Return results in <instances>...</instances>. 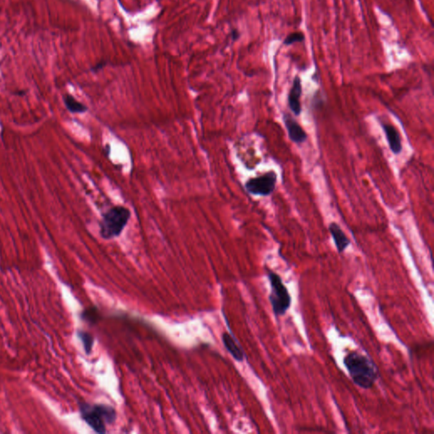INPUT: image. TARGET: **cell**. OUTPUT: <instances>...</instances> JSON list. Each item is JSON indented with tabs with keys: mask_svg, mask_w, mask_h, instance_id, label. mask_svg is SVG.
Listing matches in <instances>:
<instances>
[{
	"mask_svg": "<svg viewBox=\"0 0 434 434\" xmlns=\"http://www.w3.org/2000/svg\"><path fill=\"white\" fill-rule=\"evenodd\" d=\"M302 95V83L299 76L294 77L293 85L291 87L289 94H288V106L291 111L294 113L296 116L301 114L302 112V106H301V99Z\"/></svg>",
	"mask_w": 434,
	"mask_h": 434,
	"instance_id": "7",
	"label": "cell"
},
{
	"mask_svg": "<svg viewBox=\"0 0 434 434\" xmlns=\"http://www.w3.org/2000/svg\"><path fill=\"white\" fill-rule=\"evenodd\" d=\"M304 36L302 32H294V33H291L290 35L287 36L283 43L285 45L294 44L298 42L304 41Z\"/></svg>",
	"mask_w": 434,
	"mask_h": 434,
	"instance_id": "14",
	"label": "cell"
},
{
	"mask_svg": "<svg viewBox=\"0 0 434 434\" xmlns=\"http://www.w3.org/2000/svg\"><path fill=\"white\" fill-rule=\"evenodd\" d=\"M329 232L331 233L336 249L339 254H342L345 251V249L348 248L350 244V240L346 236L345 232L342 230L339 224L336 222H332L329 225Z\"/></svg>",
	"mask_w": 434,
	"mask_h": 434,
	"instance_id": "9",
	"label": "cell"
},
{
	"mask_svg": "<svg viewBox=\"0 0 434 434\" xmlns=\"http://www.w3.org/2000/svg\"><path fill=\"white\" fill-rule=\"evenodd\" d=\"M221 340H222L225 348L228 353L234 358V360H236L239 362L243 361L244 356H245L244 352L233 336L229 334L228 332H223L221 334Z\"/></svg>",
	"mask_w": 434,
	"mask_h": 434,
	"instance_id": "10",
	"label": "cell"
},
{
	"mask_svg": "<svg viewBox=\"0 0 434 434\" xmlns=\"http://www.w3.org/2000/svg\"><path fill=\"white\" fill-rule=\"evenodd\" d=\"M278 182V174L274 171H269L260 176L250 178L245 182V189L252 195L269 196L271 195Z\"/></svg>",
	"mask_w": 434,
	"mask_h": 434,
	"instance_id": "5",
	"label": "cell"
},
{
	"mask_svg": "<svg viewBox=\"0 0 434 434\" xmlns=\"http://www.w3.org/2000/svg\"><path fill=\"white\" fill-rule=\"evenodd\" d=\"M344 365L353 383L363 390H370L379 378L377 365L367 355L357 351L348 353L344 358Z\"/></svg>",
	"mask_w": 434,
	"mask_h": 434,
	"instance_id": "1",
	"label": "cell"
},
{
	"mask_svg": "<svg viewBox=\"0 0 434 434\" xmlns=\"http://www.w3.org/2000/svg\"><path fill=\"white\" fill-rule=\"evenodd\" d=\"M381 126L384 133L386 135L387 141L389 143L390 150L395 155L401 153L403 150L402 141L399 131L396 129L395 127L390 123H383V122H381Z\"/></svg>",
	"mask_w": 434,
	"mask_h": 434,
	"instance_id": "8",
	"label": "cell"
},
{
	"mask_svg": "<svg viewBox=\"0 0 434 434\" xmlns=\"http://www.w3.org/2000/svg\"><path fill=\"white\" fill-rule=\"evenodd\" d=\"M267 278L271 287L269 301L272 311L277 316H284L287 310L290 309L292 304L289 291L283 283L281 276L275 271L268 270Z\"/></svg>",
	"mask_w": 434,
	"mask_h": 434,
	"instance_id": "4",
	"label": "cell"
},
{
	"mask_svg": "<svg viewBox=\"0 0 434 434\" xmlns=\"http://www.w3.org/2000/svg\"><path fill=\"white\" fill-rule=\"evenodd\" d=\"M78 406L83 421L97 434H106V425L114 424L117 420V412L113 406L85 401H80Z\"/></svg>",
	"mask_w": 434,
	"mask_h": 434,
	"instance_id": "2",
	"label": "cell"
},
{
	"mask_svg": "<svg viewBox=\"0 0 434 434\" xmlns=\"http://www.w3.org/2000/svg\"><path fill=\"white\" fill-rule=\"evenodd\" d=\"M81 317L83 321L90 324H96L99 319V313L96 307H91L83 311Z\"/></svg>",
	"mask_w": 434,
	"mask_h": 434,
	"instance_id": "13",
	"label": "cell"
},
{
	"mask_svg": "<svg viewBox=\"0 0 434 434\" xmlns=\"http://www.w3.org/2000/svg\"><path fill=\"white\" fill-rule=\"evenodd\" d=\"M231 35L233 37V40H236V39H239V32L238 30H233L232 33H231Z\"/></svg>",
	"mask_w": 434,
	"mask_h": 434,
	"instance_id": "15",
	"label": "cell"
},
{
	"mask_svg": "<svg viewBox=\"0 0 434 434\" xmlns=\"http://www.w3.org/2000/svg\"><path fill=\"white\" fill-rule=\"evenodd\" d=\"M63 100H64L65 106L71 114H83V113L87 111V109H88V108L84 104L79 102L78 100L74 98L73 96L68 94V93L63 96Z\"/></svg>",
	"mask_w": 434,
	"mask_h": 434,
	"instance_id": "11",
	"label": "cell"
},
{
	"mask_svg": "<svg viewBox=\"0 0 434 434\" xmlns=\"http://www.w3.org/2000/svg\"><path fill=\"white\" fill-rule=\"evenodd\" d=\"M131 211L122 205H115L103 214L99 221V235L103 239L110 240L122 234L131 219Z\"/></svg>",
	"mask_w": 434,
	"mask_h": 434,
	"instance_id": "3",
	"label": "cell"
},
{
	"mask_svg": "<svg viewBox=\"0 0 434 434\" xmlns=\"http://www.w3.org/2000/svg\"><path fill=\"white\" fill-rule=\"evenodd\" d=\"M77 336L80 339L81 342L83 343V348H84L86 354H91V352L93 350V345H94L93 336L89 332L83 331V330H79L77 332Z\"/></svg>",
	"mask_w": 434,
	"mask_h": 434,
	"instance_id": "12",
	"label": "cell"
},
{
	"mask_svg": "<svg viewBox=\"0 0 434 434\" xmlns=\"http://www.w3.org/2000/svg\"><path fill=\"white\" fill-rule=\"evenodd\" d=\"M282 119L289 139L292 142H294V144H301L307 140L306 132L290 114L284 113Z\"/></svg>",
	"mask_w": 434,
	"mask_h": 434,
	"instance_id": "6",
	"label": "cell"
}]
</instances>
